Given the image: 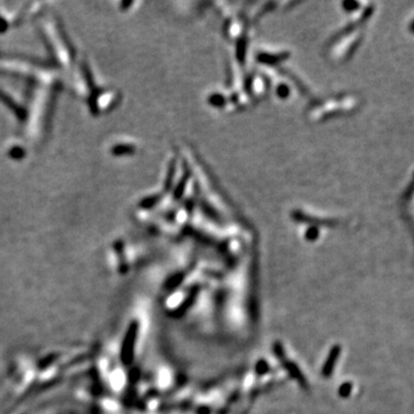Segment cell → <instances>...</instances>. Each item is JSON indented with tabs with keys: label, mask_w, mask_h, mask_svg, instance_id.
<instances>
[{
	"label": "cell",
	"mask_w": 414,
	"mask_h": 414,
	"mask_svg": "<svg viewBox=\"0 0 414 414\" xmlns=\"http://www.w3.org/2000/svg\"><path fill=\"white\" fill-rule=\"evenodd\" d=\"M338 353H340V347H338V346L334 347V349L330 351L329 357H328L326 364H324V366H323V370H322V374H323V375L326 377H328L331 373H333V369H334L335 363H336Z\"/></svg>",
	"instance_id": "obj_2"
},
{
	"label": "cell",
	"mask_w": 414,
	"mask_h": 414,
	"mask_svg": "<svg viewBox=\"0 0 414 414\" xmlns=\"http://www.w3.org/2000/svg\"><path fill=\"white\" fill-rule=\"evenodd\" d=\"M136 333H137V324L133 323L130 326L129 330H128V334H127L126 340H124V344H123L122 360L126 364L130 363L131 358H133L134 344H135V340H136Z\"/></svg>",
	"instance_id": "obj_1"
},
{
	"label": "cell",
	"mask_w": 414,
	"mask_h": 414,
	"mask_svg": "<svg viewBox=\"0 0 414 414\" xmlns=\"http://www.w3.org/2000/svg\"><path fill=\"white\" fill-rule=\"evenodd\" d=\"M410 31L414 32V20L412 22H411V24H410Z\"/></svg>",
	"instance_id": "obj_3"
}]
</instances>
